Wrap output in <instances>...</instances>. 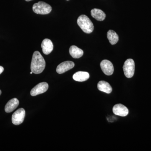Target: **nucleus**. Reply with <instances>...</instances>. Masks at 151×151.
I'll return each instance as SVG.
<instances>
[{"instance_id":"obj_1","label":"nucleus","mask_w":151,"mask_h":151,"mask_svg":"<svg viewBox=\"0 0 151 151\" xmlns=\"http://www.w3.org/2000/svg\"><path fill=\"white\" fill-rule=\"evenodd\" d=\"M45 61L43 57L38 51H36L33 54L31 63V70L33 73L40 74L43 71L45 67Z\"/></svg>"},{"instance_id":"obj_2","label":"nucleus","mask_w":151,"mask_h":151,"mask_svg":"<svg viewBox=\"0 0 151 151\" xmlns=\"http://www.w3.org/2000/svg\"><path fill=\"white\" fill-rule=\"evenodd\" d=\"M77 22L79 27L84 32L90 34L93 31L94 25L89 18L85 15H81L78 17Z\"/></svg>"},{"instance_id":"obj_3","label":"nucleus","mask_w":151,"mask_h":151,"mask_svg":"<svg viewBox=\"0 0 151 151\" xmlns=\"http://www.w3.org/2000/svg\"><path fill=\"white\" fill-rule=\"evenodd\" d=\"M32 9L36 14L45 15L49 14L51 12L52 7L44 2L39 1L33 5Z\"/></svg>"},{"instance_id":"obj_4","label":"nucleus","mask_w":151,"mask_h":151,"mask_svg":"<svg viewBox=\"0 0 151 151\" xmlns=\"http://www.w3.org/2000/svg\"><path fill=\"white\" fill-rule=\"evenodd\" d=\"M123 70L125 76L128 78L133 77L135 71L134 61L132 59H128L125 61L123 66Z\"/></svg>"},{"instance_id":"obj_5","label":"nucleus","mask_w":151,"mask_h":151,"mask_svg":"<svg viewBox=\"0 0 151 151\" xmlns=\"http://www.w3.org/2000/svg\"><path fill=\"white\" fill-rule=\"evenodd\" d=\"M25 116V111L21 108L17 110L12 116V122L15 125H19L22 124L24 121Z\"/></svg>"},{"instance_id":"obj_6","label":"nucleus","mask_w":151,"mask_h":151,"mask_svg":"<svg viewBox=\"0 0 151 151\" xmlns=\"http://www.w3.org/2000/svg\"><path fill=\"white\" fill-rule=\"evenodd\" d=\"M48 88V84L46 82H43L39 83L35 86L31 91V96H35L40 94H42L47 91Z\"/></svg>"},{"instance_id":"obj_7","label":"nucleus","mask_w":151,"mask_h":151,"mask_svg":"<svg viewBox=\"0 0 151 151\" xmlns=\"http://www.w3.org/2000/svg\"><path fill=\"white\" fill-rule=\"evenodd\" d=\"M100 67L105 75H112L114 72V67L112 63L108 60H104L100 63Z\"/></svg>"},{"instance_id":"obj_8","label":"nucleus","mask_w":151,"mask_h":151,"mask_svg":"<svg viewBox=\"0 0 151 151\" xmlns=\"http://www.w3.org/2000/svg\"><path fill=\"white\" fill-rule=\"evenodd\" d=\"M74 63L72 61H66L60 63L56 68V71L59 74H62L72 69L74 67Z\"/></svg>"},{"instance_id":"obj_9","label":"nucleus","mask_w":151,"mask_h":151,"mask_svg":"<svg viewBox=\"0 0 151 151\" xmlns=\"http://www.w3.org/2000/svg\"><path fill=\"white\" fill-rule=\"evenodd\" d=\"M113 113L117 116L125 117L129 114L128 108L121 104H116L113 107Z\"/></svg>"},{"instance_id":"obj_10","label":"nucleus","mask_w":151,"mask_h":151,"mask_svg":"<svg viewBox=\"0 0 151 151\" xmlns=\"http://www.w3.org/2000/svg\"><path fill=\"white\" fill-rule=\"evenodd\" d=\"M41 47L44 54L48 55L53 50V43L50 40L45 39L42 42Z\"/></svg>"},{"instance_id":"obj_11","label":"nucleus","mask_w":151,"mask_h":151,"mask_svg":"<svg viewBox=\"0 0 151 151\" xmlns=\"http://www.w3.org/2000/svg\"><path fill=\"white\" fill-rule=\"evenodd\" d=\"M19 101L17 98L11 99L6 104L5 107V111L6 113H10L17 108L19 105Z\"/></svg>"},{"instance_id":"obj_12","label":"nucleus","mask_w":151,"mask_h":151,"mask_svg":"<svg viewBox=\"0 0 151 151\" xmlns=\"http://www.w3.org/2000/svg\"><path fill=\"white\" fill-rule=\"evenodd\" d=\"M89 78V73L85 71H78L73 74V79L76 81L83 82L88 80Z\"/></svg>"},{"instance_id":"obj_13","label":"nucleus","mask_w":151,"mask_h":151,"mask_svg":"<svg viewBox=\"0 0 151 151\" xmlns=\"http://www.w3.org/2000/svg\"><path fill=\"white\" fill-rule=\"evenodd\" d=\"M92 17L99 21H102L105 19L106 15L103 11L98 9H94L91 11Z\"/></svg>"},{"instance_id":"obj_14","label":"nucleus","mask_w":151,"mask_h":151,"mask_svg":"<svg viewBox=\"0 0 151 151\" xmlns=\"http://www.w3.org/2000/svg\"><path fill=\"white\" fill-rule=\"evenodd\" d=\"M97 88L100 91L107 94H110L112 91V88L111 85L106 81H101L97 84Z\"/></svg>"},{"instance_id":"obj_15","label":"nucleus","mask_w":151,"mask_h":151,"mask_svg":"<svg viewBox=\"0 0 151 151\" xmlns=\"http://www.w3.org/2000/svg\"><path fill=\"white\" fill-rule=\"evenodd\" d=\"M69 53L73 58H79L83 55L84 52L77 46L72 45L69 48Z\"/></svg>"},{"instance_id":"obj_16","label":"nucleus","mask_w":151,"mask_h":151,"mask_svg":"<svg viewBox=\"0 0 151 151\" xmlns=\"http://www.w3.org/2000/svg\"><path fill=\"white\" fill-rule=\"evenodd\" d=\"M107 37L110 43L112 45L116 44L119 41V35L115 31L112 30H110L108 32Z\"/></svg>"},{"instance_id":"obj_17","label":"nucleus","mask_w":151,"mask_h":151,"mask_svg":"<svg viewBox=\"0 0 151 151\" xmlns=\"http://www.w3.org/2000/svg\"><path fill=\"white\" fill-rule=\"evenodd\" d=\"M4 70V68L2 66H0V74H1Z\"/></svg>"},{"instance_id":"obj_18","label":"nucleus","mask_w":151,"mask_h":151,"mask_svg":"<svg viewBox=\"0 0 151 151\" xmlns=\"http://www.w3.org/2000/svg\"><path fill=\"white\" fill-rule=\"evenodd\" d=\"M27 1H32V0H25Z\"/></svg>"},{"instance_id":"obj_19","label":"nucleus","mask_w":151,"mask_h":151,"mask_svg":"<svg viewBox=\"0 0 151 151\" xmlns=\"http://www.w3.org/2000/svg\"><path fill=\"white\" fill-rule=\"evenodd\" d=\"M1 90H0V95H1Z\"/></svg>"},{"instance_id":"obj_20","label":"nucleus","mask_w":151,"mask_h":151,"mask_svg":"<svg viewBox=\"0 0 151 151\" xmlns=\"http://www.w3.org/2000/svg\"><path fill=\"white\" fill-rule=\"evenodd\" d=\"M32 73L33 72H32V71H31V72H30V74H32Z\"/></svg>"},{"instance_id":"obj_21","label":"nucleus","mask_w":151,"mask_h":151,"mask_svg":"<svg viewBox=\"0 0 151 151\" xmlns=\"http://www.w3.org/2000/svg\"><path fill=\"white\" fill-rule=\"evenodd\" d=\"M67 1H69V0H67Z\"/></svg>"}]
</instances>
